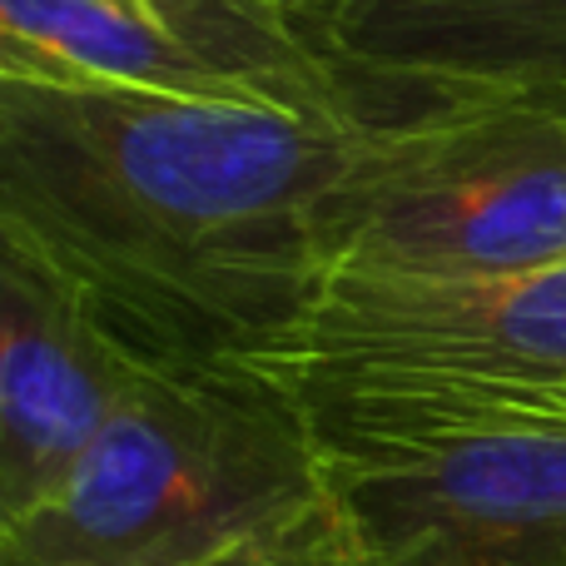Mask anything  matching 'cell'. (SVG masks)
Segmentation results:
<instances>
[{"instance_id":"2","label":"cell","mask_w":566,"mask_h":566,"mask_svg":"<svg viewBox=\"0 0 566 566\" xmlns=\"http://www.w3.org/2000/svg\"><path fill=\"white\" fill-rule=\"evenodd\" d=\"M323 452L566 422V264L507 279L328 274L254 358Z\"/></svg>"},{"instance_id":"5","label":"cell","mask_w":566,"mask_h":566,"mask_svg":"<svg viewBox=\"0 0 566 566\" xmlns=\"http://www.w3.org/2000/svg\"><path fill=\"white\" fill-rule=\"evenodd\" d=\"M10 75H65L175 95L353 115L298 15L274 0H0Z\"/></svg>"},{"instance_id":"10","label":"cell","mask_w":566,"mask_h":566,"mask_svg":"<svg viewBox=\"0 0 566 566\" xmlns=\"http://www.w3.org/2000/svg\"><path fill=\"white\" fill-rule=\"evenodd\" d=\"M274 6H283V10H289V15H298L303 25H308V15H318V10L328 6V0H274Z\"/></svg>"},{"instance_id":"7","label":"cell","mask_w":566,"mask_h":566,"mask_svg":"<svg viewBox=\"0 0 566 566\" xmlns=\"http://www.w3.org/2000/svg\"><path fill=\"white\" fill-rule=\"evenodd\" d=\"M303 30L363 125L452 95L566 99V0H328Z\"/></svg>"},{"instance_id":"9","label":"cell","mask_w":566,"mask_h":566,"mask_svg":"<svg viewBox=\"0 0 566 566\" xmlns=\"http://www.w3.org/2000/svg\"><path fill=\"white\" fill-rule=\"evenodd\" d=\"M165 566H348V542H343V522L323 488V497L283 512L264 527H249L219 547Z\"/></svg>"},{"instance_id":"11","label":"cell","mask_w":566,"mask_h":566,"mask_svg":"<svg viewBox=\"0 0 566 566\" xmlns=\"http://www.w3.org/2000/svg\"><path fill=\"white\" fill-rule=\"evenodd\" d=\"M0 75H10V65H6V55H0Z\"/></svg>"},{"instance_id":"6","label":"cell","mask_w":566,"mask_h":566,"mask_svg":"<svg viewBox=\"0 0 566 566\" xmlns=\"http://www.w3.org/2000/svg\"><path fill=\"white\" fill-rule=\"evenodd\" d=\"M318 462L348 566H566V428Z\"/></svg>"},{"instance_id":"4","label":"cell","mask_w":566,"mask_h":566,"mask_svg":"<svg viewBox=\"0 0 566 566\" xmlns=\"http://www.w3.org/2000/svg\"><path fill=\"white\" fill-rule=\"evenodd\" d=\"M328 274L507 279L566 264V99L452 95L358 125L318 209Z\"/></svg>"},{"instance_id":"8","label":"cell","mask_w":566,"mask_h":566,"mask_svg":"<svg viewBox=\"0 0 566 566\" xmlns=\"http://www.w3.org/2000/svg\"><path fill=\"white\" fill-rule=\"evenodd\" d=\"M135 368L65 289L0 244V532L65 488Z\"/></svg>"},{"instance_id":"1","label":"cell","mask_w":566,"mask_h":566,"mask_svg":"<svg viewBox=\"0 0 566 566\" xmlns=\"http://www.w3.org/2000/svg\"><path fill=\"white\" fill-rule=\"evenodd\" d=\"M363 119L0 75V244L135 363L254 358L323 283L318 209Z\"/></svg>"},{"instance_id":"3","label":"cell","mask_w":566,"mask_h":566,"mask_svg":"<svg viewBox=\"0 0 566 566\" xmlns=\"http://www.w3.org/2000/svg\"><path fill=\"white\" fill-rule=\"evenodd\" d=\"M323 497L289 388L249 363H139L65 488L0 532V566H165Z\"/></svg>"}]
</instances>
